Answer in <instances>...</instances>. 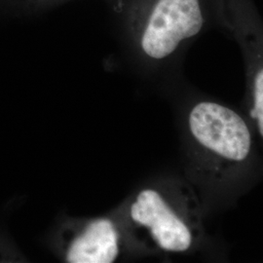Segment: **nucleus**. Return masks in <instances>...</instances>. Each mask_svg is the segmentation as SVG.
<instances>
[{
	"mask_svg": "<svg viewBox=\"0 0 263 263\" xmlns=\"http://www.w3.org/2000/svg\"><path fill=\"white\" fill-rule=\"evenodd\" d=\"M207 0H132L125 23L142 53L162 61L196 37L207 25Z\"/></svg>",
	"mask_w": 263,
	"mask_h": 263,
	"instance_id": "1",
	"label": "nucleus"
},
{
	"mask_svg": "<svg viewBox=\"0 0 263 263\" xmlns=\"http://www.w3.org/2000/svg\"><path fill=\"white\" fill-rule=\"evenodd\" d=\"M189 128L195 140L216 155L244 161L250 154L252 137L243 118L221 104L203 102L189 114Z\"/></svg>",
	"mask_w": 263,
	"mask_h": 263,
	"instance_id": "2",
	"label": "nucleus"
},
{
	"mask_svg": "<svg viewBox=\"0 0 263 263\" xmlns=\"http://www.w3.org/2000/svg\"><path fill=\"white\" fill-rule=\"evenodd\" d=\"M132 219L147 227L160 248L168 252H185L192 243L187 226L153 189L140 192L131 207Z\"/></svg>",
	"mask_w": 263,
	"mask_h": 263,
	"instance_id": "3",
	"label": "nucleus"
},
{
	"mask_svg": "<svg viewBox=\"0 0 263 263\" xmlns=\"http://www.w3.org/2000/svg\"><path fill=\"white\" fill-rule=\"evenodd\" d=\"M119 254L118 235L112 222L99 219L76 237L66 254L70 263H111Z\"/></svg>",
	"mask_w": 263,
	"mask_h": 263,
	"instance_id": "4",
	"label": "nucleus"
},
{
	"mask_svg": "<svg viewBox=\"0 0 263 263\" xmlns=\"http://www.w3.org/2000/svg\"><path fill=\"white\" fill-rule=\"evenodd\" d=\"M47 0H6L7 14L30 16L45 11Z\"/></svg>",
	"mask_w": 263,
	"mask_h": 263,
	"instance_id": "5",
	"label": "nucleus"
},
{
	"mask_svg": "<svg viewBox=\"0 0 263 263\" xmlns=\"http://www.w3.org/2000/svg\"><path fill=\"white\" fill-rule=\"evenodd\" d=\"M254 108L251 110V117L257 122L260 136H263V70H258L254 77L253 84Z\"/></svg>",
	"mask_w": 263,
	"mask_h": 263,
	"instance_id": "6",
	"label": "nucleus"
},
{
	"mask_svg": "<svg viewBox=\"0 0 263 263\" xmlns=\"http://www.w3.org/2000/svg\"><path fill=\"white\" fill-rule=\"evenodd\" d=\"M67 0H47L46 2V5H45V11L49 9V8H52L54 6H57L59 4H62L64 2H66Z\"/></svg>",
	"mask_w": 263,
	"mask_h": 263,
	"instance_id": "7",
	"label": "nucleus"
},
{
	"mask_svg": "<svg viewBox=\"0 0 263 263\" xmlns=\"http://www.w3.org/2000/svg\"><path fill=\"white\" fill-rule=\"evenodd\" d=\"M0 14H7L6 0H0Z\"/></svg>",
	"mask_w": 263,
	"mask_h": 263,
	"instance_id": "8",
	"label": "nucleus"
}]
</instances>
